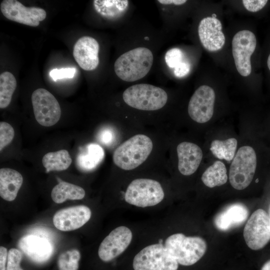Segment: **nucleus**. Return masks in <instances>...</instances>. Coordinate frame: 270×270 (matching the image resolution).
<instances>
[{"mask_svg": "<svg viewBox=\"0 0 270 270\" xmlns=\"http://www.w3.org/2000/svg\"><path fill=\"white\" fill-rule=\"evenodd\" d=\"M178 168L180 172L184 176H190L199 168L203 158L202 148L197 144L183 142L176 148Z\"/></svg>", "mask_w": 270, "mask_h": 270, "instance_id": "obj_18", "label": "nucleus"}, {"mask_svg": "<svg viewBox=\"0 0 270 270\" xmlns=\"http://www.w3.org/2000/svg\"><path fill=\"white\" fill-rule=\"evenodd\" d=\"M164 196L163 188L159 182L149 178H137L128 184L124 200L132 205L146 208L158 204Z\"/></svg>", "mask_w": 270, "mask_h": 270, "instance_id": "obj_6", "label": "nucleus"}, {"mask_svg": "<svg viewBox=\"0 0 270 270\" xmlns=\"http://www.w3.org/2000/svg\"><path fill=\"white\" fill-rule=\"evenodd\" d=\"M227 169L224 164L216 160L208 166L202 176V180L207 187L213 188L224 184L228 181Z\"/></svg>", "mask_w": 270, "mask_h": 270, "instance_id": "obj_24", "label": "nucleus"}, {"mask_svg": "<svg viewBox=\"0 0 270 270\" xmlns=\"http://www.w3.org/2000/svg\"><path fill=\"white\" fill-rule=\"evenodd\" d=\"M238 144V140L234 138L216 139L211 142L210 150L218 160L232 162L237 152Z\"/></svg>", "mask_w": 270, "mask_h": 270, "instance_id": "obj_26", "label": "nucleus"}, {"mask_svg": "<svg viewBox=\"0 0 270 270\" xmlns=\"http://www.w3.org/2000/svg\"><path fill=\"white\" fill-rule=\"evenodd\" d=\"M249 214L248 208L241 203L228 205L218 212L214 219L216 228L221 231H226L243 224Z\"/></svg>", "mask_w": 270, "mask_h": 270, "instance_id": "obj_19", "label": "nucleus"}, {"mask_svg": "<svg viewBox=\"0 0 270 270\" xmlns=\"http://www.w3.org/2000/svg\"><path fill=\"white\" fill-rule=\"evenodd\" d=\"M99 44L90 36H84L76 42L73 48V56L76 62L83 70H95L99 64Z\"/></svg>", "mask_w": 270, "mask_h": 270, "instance_id": "obj_17", "label": "nucleus"}, {"mask_svg": "<svg viewBox=\"0 0 270 270\" xmlns=\"http://www.w3.org/2000/svg\"><path fill=\"white\" fill-rule=\"evenodd\" d=\"M86 194L84 189L76 184L60 180L51 192V198L56 204H61L66 200L82 199Z\"/></svg>", "mask_w": 270, "mask_h": 270, "instance_id": "obj_22", "label": "nucleus"}, {"mask_svg": "<svg viewBox=\"0 0 270 270\" xmlns=\"http://www.w3.org/2000/svg\"><path fill=\"white\" fill-rule=\"evenodd\" d=\"M154 57L150 50L138 47L130 50L116 60L114 70L116 76L128 82L138 80L145 76L152 65Z\"/></svg>", "mask_w": 270, "mask_h": 270, "instance_id": "obj_2", "label": "nucleus"}, {"mask_svg": "<svg viewBox=\"0 0 270 270\" xmlns=\"http://www.w3.org/2000/svg\"><path fill=\"white\" fill-rule=\"evenodd\" d=\"M244 8L249 12H257L262 10L267 4V0H244L242 1Z\"/></svg>", "mask_w": 270, "mask_h": 270, "instance_id": "obj_33", "label": "nucleus"}, {"mask_svg": "<svg viewBox=\"0 0 270 270\" xmlns=\"http://www.w3.org/2000/svg\"><path fill=\"white\" fill-rule=\"evenodd\" d=\"M72 162L68 152L61 150L45 154L42 158V164L46 172L51 171H62L66 170Z\"/></svg>", "mask_w": 270, "mask_h": 270, "instance_id": "obj_25", "label": "nucleus"}, {"mask_svg": "<svg viewBox=\"0 0 270 270\" xmlns=\"http://www.w3.org/2000/svg\"><path fill=\"white\" fill-rule=\"evenodd\" d=\"M23 178L17 170L10 168L0 170V196L4 200H14L22 186Z\"/></svg>", "mask_w": 270, "mask_h": 270, "instance_id": "obj_20", "label": "nucleus"}, {"mask_svg": "<svg viewBox=\"0 0 270 270\" xmlns=\"http://www.w3.org/2000/svg\"><path fill=\"white\" fill-rule=\"evenodd\" d=\"M113 138V134L109 130H103L100 134V140L105 144H110Z\"/></svg>", "mask_w": 270, "mask_h": 270, "instance_id": "obj_36", "label": "nucleus"}, {"mask_svg": "<svg viewBox=\"0 0 270 270\" xmlns=\"http://www.w3.org/2000/svg\"><path fill=\"white\" fill-rule=\"evenodd\" d=\"M215 100L213 88L206 85L198 87L188 102V112L190 117L199 124L208 122L214 114Z\"/></svg>", "mask_w": 270, "mask_h": 270, "instance_id": "obj_11", "label": "nucleus"}, {"mask_svg": "<svg viewBox=\"0 0 270 270\" xmlns=\"http://www.w3.org/2000/svg\"><path fill=\"white\" fill-rule=\"evenodd\" d=\"M104 156V152L100 146L90 144L80 150L76 157V164L79 170L90 171L98 165Z\"/></svg>", "mask_w": 270, "mask_h": 270, "instance_id": "obj_21", "label": "nucleus"}, {"mask_svg": "<svg viewBox=\"0 0 270 270\" xmlns=\"http://www.w3.org/2000/svg\"><path fill=\"white\" fill-rule=\"evenodd\" d=\"M22 258V254L20 250L10 248L8 252L6 270H24L20 266Z\"/></svg>", "mask_w": 270, "mask_h": 270, "instance_id": "obj_30", "label": "nucleus"}, {"mask_svg": "<svg viewBox=\"0 0 270 270\" xmlns=\"http://www.w3.org/2000/svg\"><path fill=\"white\" fill-rule=\"evenodd\" d=\"M8 252L4 246L0 247V270H6Z\"/></svg>", "mask_w": 270, "mask_h": 270, "instance_id": "obj_35", "label": "nucleus"}, {"mask_svg": "<svg viewBox=\"0 0 270 270\" xmlns=\"http://www.w3.org/2000/svg\"><path fill=\"white\" fill-rule=\"evenodd\" d=\"M178 264L162 244L148 246L134 257V270H177Z\"/></svg>", "mask_w": 270, "mask_h": 270, "instance_id": "obj_7", "label": "nucleus"}, {"mask_svg": "<svg viewBox=\"0 0 270 270\" xmlns=\"http://www.w3.org/2000/svg\"><path fill=\"white\" fill-rule=\"evenodd\" d=\"M75 72L76 69L74 68H55L50 71V76L54 80L56 81L62 78H72Z\"/></svg>", "mask_w": 270, "mask_h": 270, "instance_id": "obj_32", "label": "nucleus"}, {"mask_svg": "<svg viewBox=\"0 0 270 270\" xmlns=\"http://www.w3.org/2000/svg\"><path fill=\"white\" fill-rule=\"evenodd\" d=\"M34 117L44 126H51L60 120L62 110L56 98L48 90L40 88L31 96Z\"/></svg>", "mask_w": 270, "mask_h": 270, "instance_id": "obj_8", "label": "nucleus"}, {"mask_svg": "<svg viewBox=\"0 0 270 270\" xmlns=\"http://www.w3.org/2000/svg\"><path fill=\"white\" fill-rule=\"evenodd\" d=\"M16 80L10 72L0 74V108H4L10 104L12 94L16 88Z\"/></svg>", "mask_w": 270, "mask_h": 270, "instance_id": "obj_27", "label": "nucleus"}, {"mask_svg": "<svg viewBox=\"0 0 270 270\" xmlns=\"http://www.w3.org/2000/svg\"><path fill=\"white\" fill-rule=\"evenodd\" d=\"M266 63H267L268 68L269 70L270 71V54H269Z\"/></svg>", "mask_w": 270, "mask_h": 270, "instance_id": "obj_39", "label": "nucleus"}, {"mask_svg": "<svg viewBox=\"0 0 270 270\" xmlns=\"http://www.w3.org/2000/svg\"><path fill=\"white\" fill-rule=\"evenodd\" d=\"M257 156L250 146L240 147L232 161L228 180L232 186L236 190H243L251 184L256 168Z\"/></svg>", "mask_w": 270, "mask_h": 270, "instance_id": "obj_4", "label": "nucleus"}, {"mask_svg": "<svg viewBox=\"0 0 270 270\" xmlns=\"http://www.w3.org/2000/svg\"><path fill=\"white\" fill-rule=\"evenodd\" d=\"M80 256V252L76 249L62 252L57 260L58 270H78Z\"/></svg>", "mask_w": 270, "mask_h": 270, "instance_id": "obj_28", "label": "nucleus"}, {"mask_svg": "<svg viewBox=\"0 0 270 270\" xmlns=\"http://www.w3.org/2000/svg\"><path fill=\"white\" fill-rule=\"evenodd\" d=\"M158 2L162 4L182 5L186 2V0H158Z\"/></svg>", "mask_w": 270, "mask_h": 270, "instance_id": "obj_37", "label": "nucleus"}, {"mask_svg": "<svg viewBox=\"0 0 270 270\" xmlns=\"http://www.w3.org/2000/svg\"><path fill=\"white\" fill-rule=\"evenodd\" d=\"M132 231L128 227L120 226L113 230L102 241L98 255L104 262H108L122 254L132 241Z\"/></svg>", "mask_w": 270, "mask_h": 270, "instance_id": "obj_13", "label": "nucleus"}, {"mask_svg": "<svg viewBox=\"0 0 270 270\" xmlns=\"http://www.w3.org/2000/svg\"><path fill=\"white\" fill-rule=\"evenodd\" d=\"M122 98L130 106L142 110L162 108L168 100L166 92L162 88L149 84L132 86L123 92Z\"/></svg>", "mask_w": 270, "mask_h": 270, "instance_id": "obj_5", "label": "nucleus"}, {"mask_svg": "<svg viewBox=\"0 0 270 270\" xmlns=\"http://www.w3.org/2000/svg\"><path fill=\"white\" fill-rule=\"evenodd\" d=\"M126 0H94V7L100 16L108 20L120 17L128 6Z\"/></svg>", "mask_w": 270, "mask_h": 270, "instance_id": "obj_23", "label": "nucleus"}, {"mask_svg": "<svg viewBox=\"0 0 270 270\" xmlns=\"http://www.w3.org/2000/svg\"><path fill=\"white\" fill-rule=\"evenodd\" d=\"M153 148L151 138L143 134H137L126 140L114 150L112 160L119 168L132 170L144 162Z\"/></svg>", "mask_w": 270, "mask_h": 270, "instance_id": "obj_1", "label": "nucleus"}, {"mask_svg": "<svg viewBox=\"0 0 270 270\" xmlns=\"http://www.w3.org/2000/svg\"><path fill=\"white\" fill-rule=\"evenodd\" d=\"M164 246L178 264L184 266L197 262L204 256L207 248L204 238L200 236H186L182 233L168 236Z\"/></svg>", "mask_w": 270, "mask_h": 270, "instance_id": "obj_3", "label": "nucleus"}, {"mask_svg": "<svg viewBox=\"0 0 270 270\" xmlns=\"http://www.w3.org/2000/svg\"><path fill=\"white\" fill-rule=\"evenodd\" d=\"M261 270H270V260L267 261L262 266Z\"/></svg>", "mask_w": 270, "mask_h": 270, "instance_id": "obj_38", "label": "nucleus"}, {"mask_svg": "<svg viewBox=\"0 0 270 270\" xmlns=\"http://www.w3.org/2000/svg\"><path fill=\"white\" fill-rule=\"evenodd\" d=\"M184 58L182 52L178 48H172L168 50L165 55V61L170 68H174L182 62Z\"/></svg>", "mask_w": 270, "mask_h": 270, "instance_id": "obj_31", "label": "nucleus"}, {"mask_svg": "<svg viewBox=\"0 0 270 270\" xmlns=\"http://www.w3.org/2000/svg\"><path fill=\"white\" fill-rule=\"evenodd\" d=\"M18 246L30 260L38 264L47 262L54 251V246L48 239L33 234L22 237Z\"/></svg>", "mask_w": 270, "mask_h": 270, "instance_id": "obj_15", "label": "nucleus"}, {"mask_svg": "<svg viewBox=\"0 0 270 270\" xmlns=\"http://www.w3.org/2000/svg\"><path fill=\"white\" fill-rule=\"evenodd\" d=\"M14 136L13 127L4 122H0V150L10 144Z\"/></svg>", "mask_w": 270, "mask_h": 270, "instance_id": "obj_29", "label": "nucleus"}, {"mask_svg": "<svg viewBox=\"0 0 270 270\" xmlns=\"http://www.w3.org/2000/svg\"><path fill=\"white\" fill-rule=\"evenodd\" d=\"M198 34L204 48L209 52L220 50L225 43L220 21L214 17L202 19L198 26Z\"/></svg>", "mask_w": 270, "mask_h": 270, "instance_id": "obj_16", "label": "nucleus"}, {"mask_svg": "<svg viewBox=\"0 0 270 270\" xmlns=\"http://www.w3.org/2000/svg\"><path fill=\"white\" fill-rule=\"evenodd\" d=\"M0 10L7 19L24 25L37 26L46 16L43 8L27 7L16 0H4L0 3Z\"/></svg>", "mask_w": 270, "mask_h": 270, "instance_id": "obj_12", "label": "nucleus"}, {"mask_svg": "<svg viewBox=\"0 0 270 270\" xmlns=\"http://www.w3.org/2000/svg\"><path fill=\"white\" fill-rule=\"evenodd\" d=\"M232 54L236 68L242 76H248L252 72L250 57L256 46L254 34L248 30L236 33L232 42Z\"/></svg>", "mask_w": 270, "mask_h": 270, "instance_id": "obj_10", "label": "nucleus"}, {"mask_svg": "<svg viewBox=\"0 0 270 270\" xmlns=\"http://www.w3.org/2000/svg\"><path fill=\"white\" fill-rule=\"evenodd\" d=\"M244 238L247 246L253 250L263 248L270 240V217L262 209L254 211L248 220Z\"/></svg>", "mask_w": 270, "mask_h": 270, "instance_id": "obj_9", "label": "nucleus"}, {"mask_svg": "<svg viewBox=\"0 0 270 270\" xmlns=\"http://www.w3.org/2000/svg\"><path fill=\"white\" fill-rule=\"evenodd\" d=\"M92 212L84 205L76 206L61 209L53 216V224L58 230L68 232L80 228L91 217Z\"/></svg>", "mask_w": 270, "mask_h": 270, "instance_id": "obj_14", "label": "nucleus"}, {"mask_svg": "<svg viewBox=\"0 0 270 270\" xmlns=\"http://www.w3.org/2000/svg\"><path fill=\"white\" fill-rule=\"evenodd\" d=\"M190 70V63L182 61L174 68V74L178 78H182L186 76Z\"/></svg>", "mask_w": 270, "mask_h": 270, "instance_id": "obj_34", "label": "nucleus"}]
</instances>
